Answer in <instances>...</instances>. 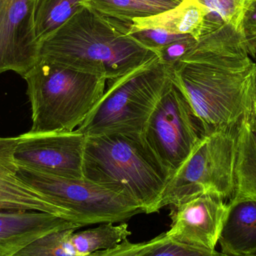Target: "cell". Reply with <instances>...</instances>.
Listing matches in <instances>:
<instances>
[{
	"mask_svg": "<svg viewBox=\"0 0 256 256\" xmlns=\"http://www.w3.org/2000/svg\"><path fill=\"white\" fill-rule=\"evenodd\" d=\"M256 63L234 18H207L194 48L172 68V81L203 134L234 129L256 108Z\"/></svg>",
	"mask_w": 256,
	"mask_h": 256,
	"instance_id": "obj_1",
	"label": "cell"
},
{
	"mask_svg": "<svg viewBox=\"0 0 256 256\" xmlns=\"http://www.w3.org/2000/svg\"><path fill=\"white\" fill-rule=\"evenodd\" d=\"M130 24L80 8L39 42L38 60L112 80L159 58L128 34Z\"/></svg>",
	"mask_w": 256,
	"mask_h": 256,
	"instance_id": "obj_2",
	"label": "cell"
},
{
	"mask_svg": "<svg viewBox=\"0 0 256 256\" xmlns=\"http://www.w3.org/2000/svg\"><path fill=\"white\" fill-rule=\"evenodd\" d=\"M82 172L85 178L134 200L146 214L160 210L172 176L137 132L86 136Z\"/></svg>",
	"mask_w": 256,
	"mask_h": 256,
	"instance_id": "obj_3",
	"label": "cell"
},
{
	"mask_svg": "<svg viewBox=\"0 0 256 256\" xmlns=\"http://www.w3.org/2000/svg\"><path fill=\"white\" fill-rule=\"evenodd\" d=\"M24 79L31 104L32 134L78 129L102 98L108 81L43 60Z\"/></svg>",
	"mask_w": 256,
	"mask_h": 256,
	"instance_id": "obj_4",
	"label": "cell"
},
{
	"mask_svg": "<svg viewBox=\"0 0 256 256\" xmlns=\"http://www.w3.org/2000/svg\"><path fill=\"white\" fill-rule=\"evenodd\" d=\"M172 68L160 58L110 81L103 96L78 130L86 136L142 134L166 87Z\"/></svg>",
	"mask_w": 256,
	"mask_h": 256,
	"instance_id": "obj_5",
	"label": "cell"
},
{
	"mask_svg": "<svg viewBox=\"0 0 256 256\" xmlns=\"http://www.w3.org/2000/svg\"><path fill=\"white\" fill-rule=\"evenodd\" d=\"M18 177L82 226L117 224L143 213L134 200L88 179L62 177L18 165Z\"/></svg>",
	"mask_w": 256,
	"mask_h": 256,
	"instance_id": "obj_6",
	"label": "cell"
},
{
	"mask_svg": "<svg viewBox=\"0 0 256 256\" xmlns=\"http://www.w3.org/2000/svg\"><path fill=\"white\" fill-rule=\"evenodd\" d=\"M238 128L203 136L189 158L170 178L160 208L178 206L202 194L216 196L225 201L233 198Z\"/></svg>",
	"mask_w": 256,
	"mask_h": 256,
	"instance_id": "obj_7",
	"label": "cell"
},
{
	"mask_svg": "<svg viewBox=\"0 0 256 256\" xmlns=\"http://www.w3.org/2000/svg\"><path fill=\"white\" fill-rule=\"evenodd\" d=\"M142 134L150 148L172 174L204 136L189 103L172 78L150 114Z\"/></svg>",
	"mask_w": 256,
	"mask_h": 256,
	"instance_id": "obj_8",
	"label": "cell"
},
{
	"mask_svg": "<svg viewBox=\"0 0 256 256\" xmlns=\"http://www.w3.org/2000/svg\"><path fill=\"white\" fill-rule=\"evenodd\" d=\"M16 137L14 156L18 166L62 177L84 178L86 136L78 130L44 134L27 132Z\"/></svg>",
	"mask_w": 256,
	"mask_h": 256,
	"instance_id": "obj_9",
	"label": "cell"
},
{
	"mask_svg": "<svg viewBox=\"0 0 256 256\" xmlns=\"http://www.w3.org/2000/svg\"><path fill=\"white\" fill-rule=\"evenodd\" d=\"M34 2L0 0V74L14 72L24 78L38 61Z\"/></svg>",
	"mask_w": 256,
	"mask_h": 256,
	"instance_id": "obj_10",
	"label": "cell"
},
{
	"mask_svg": "<svg viewBox=\"0 0 256 256\" xmlns=\"http://www.w3.org/2000/svg\"><path fill=\"white\" fill-rule=\"evenodd\" d=\"M172 207L167 236L189 246L214 251L228 203L216 196L202 194Z\"/></svg>",
	"mask_w": 256,
	"mask_h": 256,
	"instance_id": "obj_11",
	"label": "cell"
},
{
	"mask_svg": "<svg viewBox=\"0 0 256 256\" xmlns=\"http://www.w3.org/2000/svg\"><path fill=\"white\" fill-rule=\"evenodd\" d=\"M16 142L18 137H0V210L43 212L72 222L64 210L18 177L14 156Z\"/></svg>",
	"mask_w": 256,
	"mask_h": 256,
	"instance_id": "obj_12",
	"label": "cell"
},
{
	"mask_svg": "<svg viewBox=\"0 0 256 256\" xmlns=\"http://www.w3.org/2000/svg\"><path fill=\"white\" fill-rule=\"evenodd\" d=\"M81 227L50 214L0 210V256H15L46 234Z\"/></svg>",
	"mask_w": 256,
	"mask_h": 256,
	"instance_id": "obj_13",
	"label": "cell"
},
{
	"mask_svg": "<svg viewBox=\"0 0 256 256\" xmlns=\"http://www.w3.org/2000/svg\"><path fill=\"white\" fill-rule=\"evenodd\" d=\"M218 243L224 255L248 256L256 252V200H230Z\"/></svg>",
	"mask_w": 256,
	"mask_h": 256,
	"instance_id": "obj_14",
	"label": "cell"
},
{
	"mask_svg": "<svg viewBox=\"0 0 256 256\" xmlns=\"http://www.w3.org/2000/svg\"><path fill=\"white\" fill-rule=\"evenodd\" d=\"M208 14V9L200 0H182L173 8L132 20L130 30H158L171 34H191L198 40Z\"/></svg>",
	"mask_w": 256,
	"mask_h": 256,
	"instance_id": "obj_15",
	"label": "cell"
},
{
	"mask_svg": "<svg viewBox=\"0 0 256 256\" xmlns=\"http://www.w3.org/2000/svg\"><path fill=\"white\" fill-rule=\"evenodd\" d=\"M236 192L233 198L256 200V118H244L238 128Z\"/></svg>",
	"mask_w": 256,
	"mask_h": 256,
	"instance_id": "obj_16",
	"label": "cell"
},
{
	"mask_svg": "<svg viewBox=\"0 0 256 256\" xmlns=\"http://www.w3.org/2000/svg\"><path fill=\"white\" fill-rule=\"evenodd\" d=\"M91 0H34L33 25L40 42L70 18L80 8L90 6Z\"/></svg>",
	"mask_w": 256,
	"mask_h": 256,
	"instance_id": "obj_17",
	"label": "cell"
},
{
	"mask_svg": "<svg viewBox=\"0 0 256 256\" xmlns=\"http://www.w3.org/2000/svg\"><path fill=\"white\" fill-rule=\"evenodd\" d=\"M78 228H68L46 234L34 240L15 256H82L72 239Z\"/></svg>",
	"mask_w": 256,
	"mask_h": 256,
	"instance_id": "obj_18",
	"label": "cell"
},
{
	"mask_svg": "<svg viewBox=\"0 0 256 256\" xmlns=\"http://www.w3.org/2000/svg\"><path fill=\"white\" fill-rule=\"evenodd\" d=\"M90 6L104 16L126 22L166 10L140 0H91Z\"/></svg>",
	"mask_w": 256,
	"mask_h": 256,
	"instance_id": "obj_19",
	"label": "cell"
},
{
	"mask_svg": "<svg viewBox=\"0 0 256 256\" xmlns=\"http://www.w3.org/2000/svg\"><path fill=\"white\" fill-rule=\"evenodd\" d=\"M222 252L189 246L173 240L162 233L149 240L148 245L138 256H222Z\"/></svg>",
	"mask_w": 256,
	"mask_h": 256,
	"instance_id": "obj_20",
	"label": "cell"
},
{
	"mask_svg": "<svg viewBox=\"0 0 256 256\" xmlns=\"http://www.w3.org/2000/svg\"><path fill=\"white\" fill-rule=\"evenodd\" d=\"M233 18L243 33L250 51L256 42V0H236Z\"/></svg>",
	"mask_w": 256,
	"mask_h": 256,
	"instance_id": "obj_21",
	"label": "cell"
},
{
	"mask_svg": "<svg viewBox=\"0 0 256 256\" xmlns=\"http://www.w3.org/2000/svg\"><path fill=\"white\" fill-rule=\"evenodd\" d=\"M128 34L135 38L138 43L148 49L154 51L156 54L164 46L191 36V34H171L158 30H130V27Z\"/></svg>",
	"mask_w": 256,
	"mask_h": 256,
	"instance_id": "obj_22",
	"label": "cell"
},
{
	"mask_svg": "<svg viewBox=\"0 0 256 256\" xmlns=\"http://www.w3.org/2000/svg\"><path fill=\"white\" fill-rule=\"evenodd\" d=\"M197 39L191 36L183 40L167 45L158 51L160 60L164 64L173 68L194 48Z\"/></svg>",
	"mask_w": 256,
	"mask_h": 256,
	"instance_id": "obj_23",
	"label": "cell"
},
{
	"mask_svg": "<svg viewBox=\"0 0 256 256\" xmlns=\"http://www.w3.org/2000/svg\"><path fill=\"white\" fill-rule=\"evenodd\" d=\"M148 243L149 242L132 243L126 239L114 248L98 251L88 256H138Z\"/></svg>",
	"mask_w": 256,
	"mask_h": 256,
	"instance_id": "obj_24",
	"label": "cell"
},
{
	"mask_svg": "<svg viewBox=\"0 0 256 256\" xmlns=\"http://www.w3.org/2000/svg\"><path fill=\"white\" fill-rule=\"evenodd\" d=\"M140 1L160 8L164 10L173 8L182 2L179 0H140Z\"/></svg>",
	"mask_w": 256,
	"mask_h": 256,
	"instance_id": "obj_25",
	"label": "cell"
},
{
	"mask_svg": "<svg viewBox=\"0 0 256 256\" xmlns=\"http://www.w3.org/2000/svg\"><path fill=\"white\" fill-rule=\"evenodd\" d=\"M250 54L251 56H252V58H254V61L256 63V42L254 44V46L250 49Z\"/></svg>",
	"mask_w": 256,
	"mask_h": 256,
	"instance_id": "obj_26",
	"label": "cell"
},
{
	"mask_svg": "<svg viewBox=\"0 0 256 256\" xmlns=\"http://www.w3.org/2000/svg\"><path fill=\"white\" fill-rule=\"evenodd\" d=\"M248 256H256V252H254V254H250V255Z\"/></svg>",
	"mask_w": 256,
	"mask_h": 256,
	"instance_id": "obj_27",
	"label": "cell"
},
{
	"mask_svg": "<svg viewBox=\"0 0 256 256\" xmlns=\"http://www.w3.org/2000/svg\"><path fill=\"white\" fill-rule=\"evenodd\" d=\"M255 88H256V76Z\"/></svg>",
	"mask_w": 256,
	"mask_h": 256,
	"instance_id": "obj_28",
	"label": "cell"
},
{
	"mask_svg": "<svg viewBox=\"0 0 256 256\" xmlns=\"http://www.w3.org/2000/svg\"><path fill=\"white\" fill-rule=\"evenodd\" d=\"M254 115H255V116L256 118V103L255 112H254Z\"/></svg>",
	"mask_w": 256,
	"mask_h": 256,
	"instance_id": "obj_29",
	"label": "cell"
},
{
	"mask_svg": "<svg viewBox=\"0 0 256 256\" xmlns=\"http://www.w3.org/2000/svg\"><path fill=\"white\" fill-rule=\"evenodd\" d=\"M222 256H228L224 255V254H222Z\"/></svg>",
	"mask_w": 256,
	"mask_h": 256,
	"instance_id": "obj_30",
	"label": "cell"
},
{
	"mask_svg": "<svg viewBox=\"0 0 256 256\" xmlns=\"http://www.w3.org/2000/svg\"><path fill=\"white\" fill-rule=\"evenodd\" d=\"M179 1H180V2H182V0H179Z\"/></svg>",
	"mask_w": 256,
	"mask_h": 256,
	"instance_id": "obj_31",
	"label": "cell"
}]
</instances>
